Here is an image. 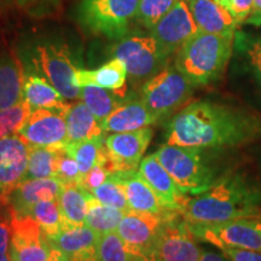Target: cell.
<instances>
[{
	"label": "cell",
	"instance_id": "6da1fadb",
	"mask_svg": "<svg viewBox=\"0 0 261 261\" xmlns=\"http://www.w3.org/2000/svg\"><path fill=\"white\" fill-rule=\"evenodd\" d=\"M261 139V115L226 104L198 100L168 119L165 143L223 151L243 148Z\"/></svg>",
	"mask_w": 261,
	"mask_h": 261
},
{
	"label": "cell",
	"instance_id": "7a4b0ae2",
	"mask_svg": "<svg viewBox=\"0 0 261 261\" xmlns=\"http://www.w3.org/2000/svg\"><path fill=\"white\" fill-rule=\"evenodd\" d=\"M260 210V185L242 172H230L208 190L190 197L181 217L191 225H213L252 218Z\"/></svg>",
	"mask_w": 261,
	"mask_h": 261
},
{
	"label": "cell",
	"instance_id": "3957f363",
	"mask_svg": "<svg viewBox=\"0 0 261 261\" xmlns=\"http://www.w3.org/2000/svg\"><path fill=\"white\" fill-rule=\"evenodd\" d=\"M232 34L198 31L175 55L174 65L195 86L219 80L232 55Z\"/></svg>",
	"mask_w": 261,
	"mask_h": 261
},
{
	"label": "cell",
	"instance_id": "277c9868",
	"mask_svg": "<svg viewBox=\"0 0 261 261\" xmlns=\"http://www.w3.org/2000/svg\"><path fill=\"white\" fill-rule=\"evenodd\" d=\"M208 150L163 144L155 152L177 185L188 195H200L219 179L218 169L208 158Z\"/></svg>",
	"mask_w": 261,
	"mask_h": 261
},
{
	"label": "cell",
	"instance_id": "5b68a950",
	"mask_svg": "<svg viewBox=\"0 0 261 261\" xmlns=\"http://www.w3.org/2000/svg\"><path fill=\"white\" fill-rule=\"evenodd\" d=\"M195 87L175 65H167L140 87V99L160 121L188 106Z\"/></svg>",
	"mask_w": 261,
	"mask_h": 261
},
{
	"label": "cell",
	"instance_id": "8992f818",
	"mask_svg": "<svg viewBox=\"0 0 261 261\" xmlns=\"http://www.w3.org/2000/svg\"><path fill=\"white\" fill-rule=\"evenodd\" d=\"M139 0H81L76 17L83 28L110 39L125 37L136 18Z\"/></svg>",
	"mask_w": 261,
	"mask_h": 261
},
{
	"label": "cell",
	"instance_id": "52a82bcc",
	"mask_svg": "<svg viewBox=\"0 0 261 261\" xmlns=\"http://www.w3.org/2000/svg\"><path fill=\"white\" fill-rule=\"evenodd\" d=\"M112 55L125 63L130 84L140 87L165 69L169 60L151 35L123 38L114 45Z\"/></svg>",
	"mask_w": 261,
	"mask_h": 261
},
{
	"label": "cell",
	"instance_id": "ba28073f",
	"mask_svg": "<svg viewBox=\"0 0 261 261\" xmlns=\"http://www.w3.org/2000/svg\"><path fill=\"white\" fill-rule=\"evenodd\" d=\"M33 64L46 77L52 86L68 100L80 98V87L75 83L79 68L74 63L69 47L60 42H44L38 45L33 55Z\"/></svg>",
	"mask_w": 261,
	"mask_h": 261
},
{
	"label": "cell",
	"instance_id": "9c48e42d",
	"mask_svg": "<svg viewBox=\"0 0 261 261\" xmlns=\"http://www.w3.org/2000/svg\"><path fill=\"white\" fill-rule=\"evenodd\" d=\"M175 213L177 212H171L162 215L128 210L125 212L116 231L137 259L140 261L155 259L162 228L166 221Z\"/></svg>",
	"mask_w": 261,
	"mask_h": 261
},
{
	"label": "cell",
	"instance_id": "30bf717a",
	"mask_svg": "<svg viewBox=\"0 0 261 261\" xmlns=\"http://www.w3.org/2000/svg\"><path fill=\"white\" fill-rule=\"evenodd\" d=\"M9 255L11 261H67L32 215H19L12 211Z\"/></svg>",
	"mask_w": 261,
	"mask_h": 261
},
{
	"label": "cell",
	"instance_id": "8fae6325",
	"mask_svg": "<svg viewBox=\"0 0 261 261\" xmlns=\"http://www.w3.org/2000/svg\"><path fill=\"white\" fill-rule=\"evenodd\" d=\"M151 138V127L130 132L112 133L107 136L99 162L110 175L138 171Z\"/></svg>",
	"mask_w": 261,
	"mask_h": 261
},
{
	"label": "cell",
	"instance_id": "7c38bea8",
	"mask_svg": "<svg viewBox=\"0 0 261 261\" xmlns=\"http://www.w3.org/2000/svg\"><path fill=\"white\" fill-rule=\"evenodd\" d=\"M191 232L198 242L221 248L261 250V228L250 218L228 220L213 225H191Z\"/></svg>",
	"mask_w": 261,
	"mask_h": 261
},
{
	"label": "cell",
	"instance_id": "4fadbf2b",
	"mask_svg": "<svg viewBox=\"0 0 261 261\" xmlns=\"http://www.w3.org/2000/svg\"><path fill=\"white\" fill-rule=\"evenodd\" d=\"M198 32L195 19L185 0H179L154 27L150 35L158 41L167 57L177 55L182 45Z\"/></svg>",
	"mask_w": 261,
	"mask_h": 261
},
{
	"label": "cell",
	"instance_id": "5bb4252c",
	"mask_svg": "<svg viewBox=\"0 0 261 261\" xmlns=\"http://www.w3.org/2000/svg\"><path fill=\"white\" fill-rule=\"evenodd\" d=\"M202 248L192 234L180 213H175L166 221L160 234L156 259L159 261H200Z\"/></svg>",
	"mask_w": 261,
	"mask_h": 261
},
{
	"label": "cell",
	"instance_id": "9a60e30c",
	"mask_svg": "<svg viewBox=\"0 0 261 261\" xmlns=\"http://www.w3.org/2000/svg\"><path fill=\"white\" fill-rule=\"evenodd\" d=\"M65 114L55 109L32 110L18 135L31 146H65L68 144Z\"/></svg>",
	"mask_w": 261,
	"mask_h": 261
},
{
	"label": "cell",
	"instance_id": "2e32d148",
	"mask_svg": "<svg viewBox=\"0 0 261 261\" xmlns=\"http://www.w3.org/2000/svg\"><path fill=\"white\" fill-rule=\"evenodd\" d=\"M29 145L18 133L0 139V194L5 197L24 179Z\"/></svg>",
	"mask_w": 261,
	"mask_h": 261
},
{
	"label": "cell",
	"instance_id": "e0dca14e",
	"mask_svg": "<svg viewBox=\"0 0 261 261\" xmlns=\"http://www.w3.org/2000/svg\"><path fill=\"white\" fill-rule=\"evenodd\" d=\"M138 172L149 182L150 187L154 189L167 210L181 214L190 197L180 190L155 154L148 155L142 160Z\"/></svg>",
	"mask_w": 261,
	"mask_h": 261
},
{
	"label": "cell",
	"instance_id": "ac0fdd59",
	"mask_svg": "<svg viewBox=\"0 0 261 261\" xmlns=\"http://www.w3.org/2000/svg\"><path fill=\"white\" fill-rule=\"evenodd\" d=\"M99 233L83 225L63 230L54 238H48V241L63 254L67 261H99Z\"/></svg>",
	"mask_w": 261,
	"mask_h": 261
},
{
	"label": "cell",
	"instance_id": "d6986e66",
	"mask_svg": "<svg viewBox=\"0 0 261 261\" xmlns=\"http://www.w3.org/2000/svg\"><path fill=\"white\" fill-rule=\"evenodd\" d=\"M57 178L24 179L8 196L11 211L19 215H29L38 202L57 200L62 189Z\"/></svg>",
	"mask_w": 261,
	"mask_h": 261
},
{
	"label": "cell",
	"instance_id": "ffe728a7",
	"mask_svg": "<svg viewBox=\"0 0 261 261\" xmlns=\"http://www.w3.org/2000/svg\"><path fill=\"white\" fill-rule=\"evenodd\" d=\"M156 122H159V119L139 97L135 99L123 98L119 107L100 122V126L106 133H120L146 128Z\"/></svg>",
	"mask_w": 261,
	"mask_h": 261
},
{
	"label": "cell",
	"instance_id": "44dd1931",
	"mask_svg": "<svg viewBox=\"0 0 261 261\" xmlns=\"http://www.w3.org/2000/svg\"><path fill=\"white\" fill-rule=\"evenodd\" d=\"M198 31L213 34H234L237 21L218 0H185Z\"/></svg>",
	"mask_w": 261,
	"mask_h": 261
},
{
	"label": "cell",
	"instance_id": "7402d4cb",
	"mask_svg": "<svg viewBox=\"0 0 261 261\" xmlns=\"http://www.w3.org/2000/svg\"><path fill=\"white\" fill-rule=\"evenodd\" d=\"M127 69L126 65L119 58H112L107 63L93 70L77 69L75 73V83L79 87L94 86L102 87L125 98L127 91Z\"/></svg>",
	"mask_w": 261,
	"mask_h": 261
},
{
	"label": "cell",
	"instance_id": "603a6c76",
	"mask_svg": "<svg viewBox=\"0 0 261 261\" xmlns=\"http://www.w3.org/2000/svg\"><path fill=\"white\" fill-rule=\"evenodd\" d=\"M114 175H116L122 182L130 210L162 215L173 212L165 207L154 189L150 187L149 182L139 174L138 171L116 173Z\"/></svg>",
	"mask_w": 261,
	"mask_h": 261
},
{
	"label": "cell",
	"instance_id": "cb8c5ba5",
	"mask_svg": "<svg viewBox=\"0 0 261 261\" xmlns=\"http://www.w3.org/2000/svg\"><path fill=\"white\" fill-rule=\"evenodd\" d=\"M24 71L23 63L14 51L0 52V110L22 100Z\"/></svg>",
	"mask_w": 261,
	"mask_h": 261
},
{
	"label": "cell",
	"instance_id": "d4e9b609",
	"mask_svg": "<svg viewBox=\"0 0 261 261\" xmlns=\"http://www.w3.org/2000/svg\"><path fill=\"white\" fill-rule=\"evenodd\" d=\"M22 99L25 100L33 110L55 109L67 113L71 104L48 83L46 77L34 71H24Z\"/></svg>",
	"mask_w": 261,
	"mask_h": 261
},
{
	"label": "cell",
	"instance_id": "484cf974",
	"mask_svg": "<svg viewBox=\"0 0 261 261\" xmlns=\"http://www.w3.org/2000/svg\"><path fill=\"white\" fill-rule=\"evenodd\" d=\"M65 121H67L68 143L107 137L100 122L84 102L71 104L69 110L65 114Z\"/></svg>",
	"mask_w": 261,
	"mask_h": 261
},
{
	"label": "cell",
	"instance_id": "4316f807",
	"mask_svg": "<svg viewBox=\"0 0 261 261\" xmlns=\"http://www.w3.org/2000/svg\"><path fill=\"white\" fill-rule=\"evenodd\" d=\"M91 194L77 184H63L58 195V205L67 228L85 225Z\"/></svg>",
	"mask_w": 261,
	"mask_h": 261
},
{
	"label": "cell",
	"instance_id": "83f0119b",
	"mask_svg": "<svg viewBox=\"0 0 261 261\" xmlns=\"http://www.w3.org/2000/svg\"><path fill=\"white\" fill-rule=\"evenodd\" d=\"M64 148L65 146H62V148H48V146L29 145L28 167L24 179L56 177L57 162L62 150Z\"/></svg>",
	"mask_w": 261,
	"mask_h": 261
},
{
	"label": "cell",
	"instance_id": "f1b7e54d",
	"mask_svg": "<svg viewBox=\"0 0 261 261\" xmlns=\"http://www.w3.org/2000/svg\"><path fill=\"white\" fill-rule=\"evenodd\" d=\"M123 215H125V211L104 204L91 194L85 225L99 234H103L109 231H115L120 221L122 220Z\"/></svg>",
	"mask_w": 261,
	"mask_h": 261
},
{
	"label": "cell",
	"instance_id": "f546056e",
	"mask_svg": "<svg viewBox=\"0 0 261 261\" xmlns=\"http://www.w3.org/2000/svg\"><path fill=\"white\" fill-rule=\"evenodd\" d=\"M80 89L81 102L86 104V107L93 113L99 122L106 120L123 99L112 91L94 86V85L83 86Z\"/></svg>",
	"mask_w": 261,
	"mask_h": 261
},
{
	"label": "cell",
	"instance_id": "4dcf8cb0",
	"mask_svg": "<svg viewBox=\"0 0 261 261\" xmlns=\"http://www.w3.org/2000/svg\"><path fill=\"white\" fill-rule=\"evenodd\" d=\"M37 223L40 225L42 232L47 238H54L61 233L63 230H67L63 217H62L60 205L57 200H45L38 202L32 208L31 213Z\"/></svg>",
	"mask_w": 261,
	"mask_h": 261
},
{
	"label": "cell",
	"instance_id": "1f68e13d",
	"mask_svg": "<svg viewBox=\"0 0 261 261\" xmlns=\"http://www.w3.org/2000/svg\"><path fill=\"white\" fill-rule=\"evenodd\" d=\"M106 138L81 140V142L76 143H68L65 145V150H67L68 154L76 160L81 177L86 174L97 162H99L100 156L103 154Z\"/></svg>",
	"mask_w": 261,
	"mask_h": 261
},
{
	"label": "cell",
	"instance_id": "d6a6232c",
	"mask_svg": "<svg viewBox=\"0 0 261 261\" xmlns=\"http://www.w3.org/2000/svg\"><path fill=\"white\" fill-rule=\"evenodd\" d=\"M98 255L99 261H140L129 252L116 230L100 234Z\"/></svg>",
	"mask_w": 261,
	"mask_h": 261
},
{
	"label": "cell",
	"instance_id": "836d02e7",
	"mask_svg": "<svg viewBox=\"0 0 261 261\" xmlns=\"http://www.w3.org/2000/svg\"><path fill=\"white\" fill-rule=\"evenodd\" d=\"M91 194L107 205H112L125 212L130 210L122 182L114 174L110 175L102 185L94 189Z\"/></svg>",
	"mask_w": 261,
	"mask_h": 261
},
{
	"label": "cell",
	"instance_id": "e575fe53",
	"mask_svg": "<svg viewBox=\"0 0 261 261\" xmlns=\"http://www.w3.org/2000/svg\"><path fill=\"white\" fill-rule=\"evenodd\" d=\"M32 108L22 99L9 109L0 110V139L14 133H18L31 115Z\"/></svg>",
	"mask_w": 261,
	"mask_h": 261
},
{
	"label": "cell",
	"instance_id": "d590c367",
	"mask_svg": "<svg viewBox=\"0 0 261 261\" xmlns=\"http://www.w3.org/2000/svg\"><path fill=\"white\" fill-rule=\"evenodd\" d=\"M179 0H139L136 19L143 27L151 29Z\"/></svg>",
	"mask_w": 261,
	"mask_h": 261
},
{
	"label": "cell",
	"instance_id": "8d00e7d4",
	"mask_svg": "<svg viewBox=\"0 0 261 261\" xmlns=\"http://www.w3.org/2000/svg\"><path fill=\"white\" fill-rule=\"evenodd\" d=\"M62 184H77L81 179L79 165L73 156L67 152L65 148L62 150L57 162L56 177Z\"/></svg>",
	"mask_w": 261,
	"mask_h": 261
},
{
	"label": "cell",
	"instance_id": "74e56055",
	"mask_svg": "<svg viewBox=\"0 0 261 261\" xmlns=\"http://www.w3.org/2000/svg\"><path fill=\"white\" fill-rule=\"evenodd\" d=\"M109 177L110 174L107 172V169L103 167L102 163L97 162L86 174H84L83 177H81L79 181V187L91 194L94 189L99 187V185H102Z\"/></svg>",
	"mask_w": 261,
	"mask_h": 261
},
{
	"label": "cell",
	"instance_id": "f35d334b",
	"mask_svg": "<svg viewBox=\"0 0 261 261\" xmlns=\"http://www.w3.org/2000/svg\"><path fill=\"white\" fill-rule=\"evenodd\" d=\"M219 250L230 261H261V250L242 248H221Z\"/></svg>",
	"mask_w": 261,
	"mask_h": 261
},
{
	"label": "cell",
	"instance_id": "ab89813d",
	"mask_svg": "<svg viewBox=\"0 0 261 261\" xmlns=\"http://www.w3.org/2000/svg\"><path fill=\"white\" fill-rule=\"evenodd\" d=\"M253 0H231L226 6L228 11L232 14L237 23H242L246 22V19L252 11Z\"/></svg>",
	"mask_w": 261,
	"mask_h": 261
},
{
	"label": "cell",
	"instance_id": "60d3db41",
	"mask_svg": "<svg viewBox=\"0 0 261 261\" xmlns=\"http://www.w3.org/2000/svg\"><path fill=\"white\" fill-rule=\"evenodd\" d=\"M11 242V211L0 220V256L9 253Z\"/></svg>",
	"mask_w": 261,
	"mask_h": 261
},
{
	"label": "cell",
	"instance_id": "b9f144b4",
	"mask_svg": "<svg viewBox=\"0 0 261 261\" xmlns=\"http://www.w3.org/2000/svg\"><path fill=\"white\" fill-rule=\"evenodd\" d=\"M248 57H249L250 65H252L254 74L261 87V39L254 41L248 47Z\"/></svg>",
	"mask_w": 261,
	"mask_h": 261
},
{
	"label": "cell",
	"instance_id": "7bdbcfd3",
	"mask_svg": "<svg viewBox=\"0 0 261 261\" xmlns=\"http://www.w3.org/2000/svg\"><path fill=\"white\" fill-rule=\"evenodd\" d=\"M21 6L32 10H51L60 4V0H17Z\"/></svg>",
	"mask_w": 261,
	"mask_h": 261
},
{
	"label": "cell",
	"instance_id": "ee69618b",
	"mask_svg": "<svg viewBox=\"0 0 261 261\" xmlns=\"http://www.w3.org/2000/svg\"><path fill=\"white\" fill-rule=\"evenodd\" d=\"M247 23L261 27V0H253L252 11L246 19Z\"/></svg>",
	"mask_w": 261,
	"mask_h": 261
},
{
	"label": "cell",
	"instance_id": "f6af8a7d",
	"mask_svg": "<svg viewBox=\"0 0 261 261\" xmlns=\"http://www.w3.org/2000/svg\"><path fill=\"white\" fill-rule=\"evenodd\" d=\"M200 261H230L221 253H215L212 250H202Z\"/></svg>",
	"mask_w": 261,
	"mask_h": 261
},
{
	"label": "cell",
	"instance_id": "bcb514c9",
	"mask_svg": "<svg viewBox=\"0 0 261 261\" xmlns=\"http://www.w3.org/2000/svg\"><path fill=\"white\" fill-rule=\"evenodd\" d=\"M10 211H11V208H10L8 197H5L4 195L0 194V220H2L5 215H8L10 213Z\"/></svg>",
	"mask_w": 261,
	"mask_h": 261
},
{
	"label": "cell",
	"instance_id": "7dc6e473",
	"mask_svg": "<svg viewBox=\"0 0 261 261\" xmlns=\"http://www.w3.org/2000/svg\"><path fill=\"white\" fill-rule=\"evenodd\" d=\"M250 219H253L254 221H255L257 226H259V227L261 228V210H260L259 212H257V213H256L255 215H254V217L250 218Z\"/></svg>",
	"mask_w": 261,
	"mask_h": 261
},
{
	"label": "cell",
	"instance_id": "c3c4849f",
	"mask_svg": "<svg viewBox=\"0 0 261 261\" xmlns=\"http://www.w3.org/2000/svg\"><path fill=\"white\" fill-rule=\"evenodd\" d=\"M0 261H11V259H10L9 253H8V254H5V255H2V256H0Z\"/></svg>",
	"mask_w": 261,
	"mask_h": 261
},
{
	"label": "cell",
	"instance_id": "681fc988",
	"mask_svg": "<svg viewBox=\"0 0 261 261\" xmlns=\"http://www.w3.org/2000/svg\"><path fill=\"white\" fill-rule=\"evenodd\" d=\"M218 2L221 3V4H223V5L225 6V8H226V6L228 5V3H230L231 0H218Z\"/></svg>",
	"mask_w": 261,
	"mask_h": 261
},
{
	"label": "cell",
	"instance_id": "f907efd6",
	"mask_svg": "<svg viewBox=\"0 0 261 261\" xmlns=\"http://www.w3.org/2000/svg\"><path fill=\"white\" fill-rule=\"evenodd\" d=\"M142 261H159V260L156 259V257H155V259H150V260H142Z\"/></svg>",
	"mask_w": 261,
	"mask_h": 261
},
{
	"label": "cell",
	"instance_id": "816d5d0a",
	"mask_svg": "<svg viewBox=\"0 0 261 261\" xmlns=\"http://www.w3.org/2000/svg\"><path fill=\"white\" fill-rule=\"evenodd\" d=\"M10 0H0V3H9Z\"/></svg>",
	"mask_w": 261,
	"mask_h": 261
}]
</instances>
